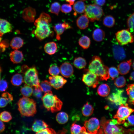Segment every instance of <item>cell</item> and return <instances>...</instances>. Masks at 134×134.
Returning <instances> with one entry per match:
<instances>
[{
    "label": "cell",
    "instance_id": "d6986e66",
    "mask_svg": "<svg viewBox=\"0 0 134 134\" xmlns=\"http://www.w3.org/2000/svg\"><path fill=\"white\" fill-rule=\"evenodd\" d=\"M48 126L43 121L37 119L34 122L31 129L34 132L37 133L47 128Z\"/></svg>",
    "mask_w": 134,
    "mask_h": 134
},
{
    "label": "cell",
    "instance_id": "2e32d148",
    "mask_svg": "<svg viewBox=\"0 0 134 134\" xmlns=\"http://www.w3.org/2000/svg\"><path fill=\"white\" fill-rule=\"evenodd\" d=\"M119 44H114L113 46L112 51L114 58L118 61L122 60L126 57L125 51L123 48Z\"/></svg>",
    "mask_w": 134,
    "mask_h": 134
},
{
    "label": "cell",
    "instance_id": "f907efd6",
    "mask_svg": "<svg viewBox=\"0 0 134 134\" xmlns=\"http://www.w3.org/2000/svg\"><path fill=\"white\" fill-rule=\"evenodd\" d=\"M1 96L6 98L10 102H11L13 100L12 95L7 92H4L1 95Z\"/></svg>",
    "mask_w": 134,
    "mask_h": 134
},
{
    "label": "cell",
    "instance_id": "e575fe53",
    "mask_svg": "<svg viewBox=\"0 0 134 134\" xmlns=\"http://www.w3.org/2000/svg\"><path fill=\"white\" fill-rule=\"evenodd\" d=\"M103 23L105 26L109 28H111L115 25V20L112 16L107 15L103 18Z\"/></svg>",
    "mask_w": 134,
    "mask_h": 134
},
{
    "label": "cell",
    "instance_id": "e0dca14e",
    "mask_svg": "<svg viewBox=\"0 0 134 134\" xmlns=\"http://www.w3.org/2000/svg\"><path fill=\"white\" fill-rule=\"evenodd\" d=\"M12 27L11 24L6 20L0 18V37L6 33L11 32Z\"/></svg>",
    "mask_w": 134,
    "mask_h": 134
},
{
    "label": "cell",
    "instance_id": "4316f807",
    "mask_svg": "<svg viewBox=\"0 0 134 134\" xmlns=\"http://www.w3.org/2000/svg\"><path fill=\"white\" fill-rule=\"evenodd\" d=\"M105 36L104 32L100 29H96L93 31L92 34V37L95 41L100 42L103 40Z\"/></svg>",
    "mask_w": 134,
    "mask_h": 134
},
{
    "label": "cell",
    "instance_id": "b9f144b4",
    "mask_svg": "<svg viewBox=\"0 0 134 134\" xmlns=\"http://www.w3.org/2000/svg\"><path fill=\"white\" fill-rule=\"evenodd\" d=\"M48 71L52 76L58 75L60 72V68L55 65H52L49 67Z\"/></svg>",
    "mask_w": 134,
    "mask_h": 134
},
{
    "label": "cell",
    "instance_id": "91938a15",
    "mask_svg": "<svg viewBox=\"0 0 134 134\" xmlns=\"http://www.w3.org/2000/svg\"></svg>",
    "mask_w": 134,
    "mask_h": 134
},
{
    "label": "cell",
    "instance_id": "f5cc1de1",
    "mask_svg": "<svg viewBox=\"0 0 134 134\" xmlns=\"http://www.w3.org/2000/svg\"><path fill=\"white\" fill-rule=\"evenodd\" d=\"M5 125L4 123L0 119V133L2 132L5 130Z\"/></svg>",
    "mask_w": 134,
    "mask_h": 134
},
{
    "label": "cell",
    "instance_id": "d6a6232c",
    "mask_svg": "<svg viewBox=\"0 0 134 134\" xmlns=\"http://www.w3.org/2000/svg\"><path fill=\"white\" fill-rule=\"evenodd\" d=\"M56 118L57 122L59 124H63L67 122L68 119V116L66 113L61 112L57 114Z\"/></svg>",
    "mask_w": 134,
    "mask_h": 134
},
{
    "label": "cell",
    "instance_id": "52a82bcc",
    "mask_svg": "<svg viewBox=\"0 0 134 134\" xmlns=\"http://www.w3.org/2000/svg\"><path fill=\"white\" fill-rule=\"evenodd\" d=\"M84 12L85 15L92 22L99 20L104 14L102 8L95 4L86 5Z\"/></svg>",
    "mask_w": 134,
    "mask_h": 134
},
{
    "label": "cell",
    "instance_id": "f6af8a7d",
    "mask_svg": "<svg viewBox=\"0 0 134 134\" xmlns=\"http://www.w3.org/2000/svg\"><path fill=\"white\" fill-rule=\"evenodd\" d=\"M72 8L71 5L67 4H63L61 8V11L63 13H67L70 12L72 10Z\"/></svg>",
    "mask_w": 134,
    "mask_h": 134
},
{
    "label": "cell",
    "instance_id": "1f68e13d",
    "mask_svg": "<svg viewBox=\"0 0 134 134\" xmlns=\"http://www.w3.org/2000/svg\"><path fill=\"white\" fill-rule=\"evenodd\" d=\"M94 110L92 105L87 102L83 106L81 111L82 114L84 116L88 117L91 115Z\"/></svg>",
    "mask_w": 134,
    "mask_h": 134
},
{
    "label": "cell",
    "instance_id": "3957f363",
    "mask_svg": "<svg viewBox=\"0 0 134 134\" xmlns=\"http://www.w3.org/2000/svg\"><path fill=\"white\" fill-rule=\"evenodd\" d=\"M100 129L99 134H132L134 133V130L127 129L118 124H112L109 120L103 117L100 121Z\"/></svg>",
    "mask_w": 134,
    "mask_h": 134
},
{
    "label": "cell",
    "instance_id": "cb8c5ba5",
    "mask_svg": "<svg viewBox=\"0 0 134 134\" xmlns=\"http://www.w3.org/2000/svg\"><path fill=\"white\" fill-rule=\"evenodd\" d=\"M70 132L73 134H88L85 127H81L80 125L75 124V122L72 123L71 126Z\"/></svg>",
    "mask_w": 134,
    "mask_h": 134
},
{
    "label": "cell",
    "instance_id": "484cf974",
    "mask_svg": "<svg viewBox=\"0 0 134 134\" xmlns=\"http://www.w3.org/2000/svg\"><path fill=\"white\" fill-rule=\"evenodd\" d=\"M24 43V40L22 38L19 37H16L12 39L10 46L13 49L17 50L23 46Z\"/></svg>",
    "mask_w": 134,
    "mask_h": 134
},
{
    "label": "cell",
    "instance_id": "7dc6e473",
    "mask_svg": "<svg viewBox=\"0 0 134 134\" xmlns=\"http://www.w3.org/2000/svg\"><path fill=\"white\" fill-rule=\"evenodd\" d=\"M8 87V83L5 80H0V92L5 91Z\"/></svg>",
    "mask_w": 134,
    "mask_h": 134
},
{
    "label": "cell",
    "instance_id": "ee69618b",
    "mask_svg": "<svg viewBox=\"0 0 134 134\" xmlns=\"http://www.w3.org/2000/svg\"><path fill=\"white\" fill-rule=\"evenodd\" d=\"M123 125L126 127L134 126V115H130L127 118V121H125L123 123Z\"/></svg>",
    "mask_w": 134,
    "mask_h": 134
},
{
    "label": "cell",
    "instance_id": "db71d44e",
    "mask_svg": "<svg viewBox=\"0 0 134 134\" xmlns=\"http://www.w3.org/2000/svg\"><path fill=\"white\" fill-rule=\"evenodd\" d=\"M129 79L131 80L134 81V71H133L131 73L129 77Z\"/></svg>",
    "mask_w": 134,
    "mask_h": 134
},
{
    "label": "cell",
    "instance_id": "ac0fdd59",
    "mask_svg": "<svg viewBox=\"0 0 134 134\" xmlns=\"http://www.w3.org/2000/svg\"><path fill=\"white\" fill-rule=\"evenodd\" d=\"M132 64L131 59L120 63L118 66L117 67L119 73L122 75L127 74L130 71Z\"/></svg>",
    "mask_w": 134,
    "mask_h": 134
},
{
    "label": "cell",
    "instance_id": "7402d4cb",
    "mask_svg": "<svg viewBox=\"0 0 134 134\" xmlns=\"http://www.w3.org/2000/svg\"><path fill=\"white\" fill-rule=\"evenodd\" d=\"M120 92L112 94L108 97V100L116 104L121 105L122 104H125V101H124L123 98L120 94Z\"/></svg>",
    "mask_w": 134,
    "mask_h": 134
},
{
    "label": "cell",
    "instance_id": "ffe728a7",
    "mask_svg": "<svg viewBox=\"0 0 134 134\" xmlns=\"http://www.w3.org/2000/svg\"><path fill=\"white\" fill-rule=\"evenodd\" d=\"M10 56L11 61L14 64L20 63L22 61L24 58L22 52L17 50H15L12 52Z\"/></svg>",
    "mask_w": 134,
    "mask_h": 134
},
{
    "label": "cell",
    "instance_id": "6f0895ef",
    "mask_svg": "<svg viewBox=\"0 0 134 134\" xmlns=\"http://www.w3.org/2000/svg\"><path fill=\"white\" fill-rule=\"evenodd\" d=\"M132 66L133 69L134 70V61L132 63Z\"/></svg>",
    "mask_w": 134,
    "mask_h": 134
},
{
    "label": "cell",
    "instance_id": "9f6ffc18",
    "mask_svg": "<svg viewBox=\"0 0 134 134\" xmlns=\"http://www.w3.org/2000/svg\"><path fill=\"white\" fill-rule=\"evenodd\" d=\"M1 67L0 66V80L1 78Z\"/></svg>",
    "mask_w": 134,
    "mask_h": 134
},
{
    "label": "cell",
    "instance_id": "f35d334b",
    "mask_svg": "<svg viewBox=\"0 0 134 134\" xmlns=\"http://www.w3.org/2000/svg\"><path fill=\"white\" fill-rule=\"evenodd\" d=\"M61 6L60 3L58 2H55L51 4L50 11L51 13L58 15Z\"/></svg>",
    "mask_w": 134,
    "mask_h": 134
},
{
    "label": "cell",
    "instance_id": "680465c9",
    "mask_svg": "<svg viewBox=\"0 0 134 134\" xmlns=\"http://www.w3.org/2000/svg\"><path fill=\"white\" fill-rule=\"evenodd\" d=\"M81 1H86L87 0H80Z\"/></svg>",
    "mask_w": 134,
    "mask_h": 134
},
{
    "label": "cell",
    "instance_id": "5bb4252c",
    "mask_svg": "<svg viewBox=\"0 0 134 134\" xmlns=\"http://www.w3.org/2000/svg\"><path fill=\"white\" fill-rule=\"evenodd\" d=\"M54 29L56 34V38L58 40L61 39L60 36L66 30L72 28L68 23L65 21L62 23H58L53 27Z\"/></svg>",
    "mask_w": 134,
    "mask_h": 134
},
{
    "label": "cell",
    "instance_id": "83f0119b",
    "mask_svg": "<svg viewBox=\"0 0 134 134\" xmlns=\"http://www.w3.org/2000/svg\"><path fill=\"white\" fill-rule=\"evenodd\" d=\"M110 89L106 84H102L100 85L97 89L98 94L100 96L105 97L107 96L110 93Z\"/></svg>",
    "mask_w": 134,
    "mask_h": 134
},
{
    "label": "cell",
    "instance_id": "9a60e30c",
    "mask_svg": "<svg viewBox=\"0 0 134 134\" xmlns=\"http://www.w3.org/2000/svg\"><path fill=\"white\" fill-rule=\"evenodd\" d=\"M60 72L65 77L68 78L71 76L73 73V69L71 65L69 63L65 62L61 65Z\"/></svg>",
    "mask_w": 134,
    "mask_h": 134
},
{
    "label": "cell",
    "instance_id": "ba28073f",
    "mask_svg": "<svg viewBox=\"0 0 134 134\" xmlns=\"http://www.w3.org/2000/svg\"><path fill=\"white\" fill-rule=\"evenodd\" d=\"M134 112V109L130 107L126 103L121 104L116 114L113 117L117 121L118 125L123 124L131 114Z\"/></svg>",
    "mask_w": 134,
    "mask_h": 134
},
{
    "label": "cell",
    "instance_id": "816d5d0a",
    "mask_svg": "<svg viewBox=\"0 0 134 134\" xmlns=\"http://www.w3.org/2000/svg\"><path fill=\"white\" fill-rule=\"evenodd\" d=\"M105 1V0H95V4L100 6L103 5Z\"/></svg>",
    "mask_w": 134,
    "mask_h": 134
},
{
    "label": "cell",
    "instance_id": "8fae6325",
    "mask_svg": "<svg viewBox=\"0 0 134 134\" xmlns=\"http://www.w3.org/2000/svg\"><path fill=\"white\" fill-rule=\"evenodd\" d=\"M84 126L88 134H99L100 124L98 119L92 117L85 121Z\"/></svg>",
    "mask_w": 134,
    "mask_h": 134
},
{
    "label": "cell",
    "instance_id": "d590c367",
    "mask_svg": "<svg viewBox=\"0 0 134 134\" xmlns=\"http://www.w3.org/2000/svg\"><path fill=\"white\" fill-rule=\"evenodd\" d=\"M33 89L32 86L25 85L21 88L20 91L24 96L29 97L31 96L33 93Z\"/></svg>",
    "mask_w": 134,
    "mask_h": 134
},
{
    "label": "cell",
    "instance_id": "7a4b0ae2",
    "mask_svg": "<svg viewBox=\"0 0 134 134\" xmlns=\"http://www.w3.org/2000/svg\"><path fill=\"white\" fill-rule=\"evenodd\" d=\"M109 69L104 65L100 57L95 56L92 57L89 65L88 69L96 74L99 80H107L110 77Z\"/></svg>",
    "mask_w": 134,
    "mask_h": 134
},
{
    "label": "cell",
    "instance_id": "7bdbcfd3",
    "mask_svg": "<svg viewBox=\"0 0 134 134\" xmlns=\"http://www.w3.org/2000/svg\"><path fill=\"white\" fill-rule=\"evenodd\" d=\"M109 76L112 80L117 77L119 73L118 69L114 67H111L109 68Z\"/></svg>",
    "mask_w": 134,
    "mask_h": 134
},
{
    "label": "cell",
    "instance_id": "5b68a950",
    "mask_svg": "<svg viewBox=\"0 0 134 134\" xmlns=\"http://www.w3.org/2000/svg\"><path fill=\"white\" fill-rule=\"evenodd\" d=\"M43 105L49 111L54 113L61 110L63 105L62 101L51 91L45 93L41 98Z\"/></svg>",
    "mask_w": 134,
    "mask_h": 134
},
{
    "label": "cell",
    "instance_id": "f546056e",
    "mask_svg": "<svg viewBox=\"0 0 134 134\" xmlns=\"http://www.w3.org/2000/svg\"><path fill=\"white\" fill-rule=\"evenodd\" d=\"M73 64L74 66L76 68L81 69L85 67L87 63L84 58L81 57H78L75 59Z\"/></svg>",
    "mask_w": 134,
    "mask_h": 134
},
{
    "label": "cell",
    "instance_id": "4fadbf2b",
    "mask_svg": "<svg viewBox=\"0 0 134 134\" xmlns=\"http://www.w3.org/2000/svg\"><path fill=\"white\" fill-rule=\"evenodd\" d=\"M35 9L31 7L25 8L22 12V17L24 20L28 23H32L34 21L36 15Z\"/></svg>",
    "mask_w": 134,
    "mask_h": 134
},
{
    "label": "cell",
    "instance_id": "bcb514c9",
    "mask_svg": "<svg viewBox=\"0 0 134 134\" xmlns=\"http://www.w3.org/2000/svg\"><path fill=\"white\" fill-rule=\"evenodd\" d=\"M42 92L40 86L35 87L33 90V94L34 97L37 98H41L42 95Z\"/></svg>",
    "mask_w": 134,
    "mask_h": 134
},
{
    "label": "cell",
    "instance_id": "f1b7e54d",
    "mask_svg": "<svg viewBox=\"0 0 134 134\" xmlns=\"http://www.w3.org/2000/svg\"><path fill=\"white\" fill-rule=\"evenodd\" d=\"M86 5L82 1H77L74 4L73 9L76 13L81 14L85 12Z\"/></svg>",
    "mask_w": 134,
    "mask_h": 134
},
{
    "label": "cell",
    "instance_id": "30bf717a",
    "mask_svg": "<svg viewBox=\"0 0 134 134\" xmlns=\"http://www.w3.org/2000/svg\"><path fill=\"white\" fill-rule=\"evenodd\" d=\"M85 70V73L83 76L82 81L88 87L95 88L99 84V80L98 76L88 69Z\"/></svg>",
    "mask_w": 134,
    "mask_h": 134
},
{
    "label": "cell",
    "instance_id": "74e56055",
    "mask_svg": "<svg viewBox=\"0 0 134 134\" xmlns=\"http://www.w3.org/2000/svg\"><path fill=\"white\" fill-rule=\"evenodd\" d=\"M40 86L42 91L45 93L50 91L52 89L49 82L46 80L42 81L40 84Z\"/></svg>",
    "mask_w": 134,
    "mask_h": 134
},
{
    "label": "cell",
    "instance_id": "9c48e42d",
    "mask_svg": "<svg viewBox=\"0 0 134 134\" xmlns=\"http://www.w3.org/2000/svg\"><path fill=\"white\" fill-rule=\"evenodd\" d=\"M115 36L117 42L120 45H125L134 42V36L129 29L117 31Z\"/></svg>",
    "mask_w": 134,
    "mask_h": 134
},
{
    "label": "cell",
    "instance_id": "4dcf8cb0",
    "mask_svg": "<svg viewBox=\"0 0 134 134\" xmlns=\"http://www.w3.org/2000/svg\"><path fill=\"white\" fill-rule=\"evenodd\" d=\"M24 82V78L20 74L17 73L14 75L12 77L11 82L14 86H18L21 85Z\"/></svg>",
    "mask_w": 134,
    "mask_h": 134
},
{
    "label": "cell",
    "instance_id": "ab89813d",
    "mask_svg": "<svg viewBox=\"0 0 134 134\" xmlns=\"http://www.w3.org/2000/svg\"><path fill=\"white\" fill-rule=\"evenodd\" d=\"M12 117L11 113L9 112L4 111L0 114V119L2 122H7L11 120Z\"/></svg>",
    "mask_w": 134,
    "mask_h": 134
},
{
    "label": "cell",
    "instance_id": "60d3db41",
    "mask_svg": "<svg viewBox=\"0 0 134 134\" xmlns=\"http://www.w3.org/2000/svg\"><path fill=\"white\" fill-rule=\"evenodd\" d=\"M127 26L130 31L132 32L134 31V12L128 17L127 21Z\"/></svg>",
    "mask_w": 134,
    "mask_h": 134
},
{
    "label": "cell",
    "instance_id": "277c9868",
    "mask_svg": "<svg viewBox=\"0 0 134 134\" xmlns=\"http://www.w3.org/2000/svg\"><path fill=\"white\" fill-rule=\"evenodd\" d=\"M17 104L22 116H33L36 112V103L32 99L23 97L19 100Z\"/></svg>",
    "mask_w": 134,
    "mask_h": 134
},
{
    "label": "cell",
    "instance_id": "c3c4849f",
    "mask_svg": "<svg viewBox=\"0 0 134 134\" xmlns=\"http://www.w3.org/2000/svg\"><path fill=\"white\" fill-rule=\"evenodd\" d=\"M57 133L55 131L51 128H46L43 130L36 133V134H55Z\"/></svg>",
    "mask_w": 134,
    "mask_h": 134
},
{
    "label": "cell",
    "instance_id": "836d02e7",
    "mask_svg": "<svg viewBox=\"0 0 134 134\" xmlns=\"http://www.w3.org/2000/svg\"><path fill=\"white\" fill-rule=\"evenodd\" d=\"M79 45L83 49H86L89 47L91 43L90 38L86 36L81 37L79 40Z\"/></svg>",
    "mask_w": 134,
    "mask_h": 134
},
{
    "label": "cell",
    "instance_id": "d4e9b609",
    "mask_svg": "<svg viewBox=\"0 0 134 134\" xmlns=\"http://www.w3.org/2000/svg\"><path fill=\"white\" fill-rule=\"evenodd\" d=\"M126 91L128 96V103L130 104L134 105V84H128Z\"/></svg>",
    "mask_w": 134,
    "mask_h": 134
},
{
    "label": "cell",
    "instance_id": "603a6c76",
    "mask_svg": "<svg viewBox=\"0 0 134 134\" xmlns=\"http://www.w3.org/2000/svg\"><path fill=\"white\" fill-rule=\"evenodd\" d=\"M57 44L54 42H50L46 43L44 47L45 52L50 55L54 54L57 51Z\"/></svg>",
    "mask_w": 134,
    "mask_h": 134
},
{
    "label": "cell",
    "instance_id": "7c38bea8",
    "mask_svg": "<svg viewBox=\"0 0 134 134\" xmlns=\"http://www.w3.org/2000/svg\"><path fill=\"white\" fill-rule=\"evenodd\" d=\"M49 79L51 86L57 90L62 88L67 82L63 77L58 75L50 76Z\"/></svg>",
    "mask_w": 134,
    "mask_h": 134
},
{
    "label": "cell",
    "instance_id": "8992f818",
    "mask_svg": "<svg viewBox=\"0 0 134 134\" xmlns=\"http://www.w3.org/2000/svg\"><path fill=\"white\" fill-rule=\"evenodd\" d=\"M24 73V82L25 85L34 87L40 86L38 72L35 67H28Z\"/></svg>",
    "mask_w": 134,
    "mask_h": 134
},
{
    "label": "cell",
    "instance_id": "681fc988",
    "mask_svg": "<svg viewBox=\"0 0 134 134\" xmlns=\"http://www.w3.org/2000/svg\"><path fill=\"white\" fill-rule=\"evenodd\" d=\"M10 102L5 98L1 97L0 98V107H5Z\"/></svg>",
    "mask_w": 134,
    "mask_h": 134
},
{
    "label": "cell",
    "instance_id": "8d00e7d4",
    "mask_svg": "<svg viewBox=\"0 0 134 134\" xmlns=\"http://www.w3.org/2000/svg\"><path fill=\"white\" fill-rule=\"evenodd\" d=\"M126 83V80L123 76H120L116 78L114 81L115 85L118 88L124 87Z\"/></svg>",
    "mask_w": 134,
    "mask_h": 134
},
{
    "label": "cell",
    "instance_id": "44dd1931",
    "mask_svg": "<svg viewBox=\"0 0 134 134\" xmlns=\"http://www.w3.org/2000/svg\"><path fill=\"white\" fill-rule=\"evenodd\" d=\"M89 23V18L85 15L79 16L77 19V26L80 29L83 30L88 27Z\"/></svg>",
    "mask_w": 134,
    "mask_h": 134
},
{
    "label": "cell",
    "instance_id": "11a10c76",
    "mask_svg": "<svg viewBox=\"0 0 134 134\" xmlns=\"http://www.w3.org/2000/svg\"><path fill=\"white\" fill-rule=\"evenodd\" d=\"M66 1L68 2L69 3V4L70 5H73L74 3L75 0H65Z\"/></svg>",
    "mask_w": 134,
    "mask_h": 134
},
{
    "label": "cell",
    "instance_id": "6da1fadb",
    "mask_svg": "<svg viewBox=\"0 0 134 134\" xmlns=\"http://www.w3.org/2000/svg\"><path fill=\"white\" fill-rule=\"evenodd\" d=\"M51 20L49 15L43 12L35 21L34 24L36 28L33 33L39 40H42L53 33L49 24Z\"/></svg>",
    "mask_w": 134,
    "mask_h": 134
}]
</instances>
